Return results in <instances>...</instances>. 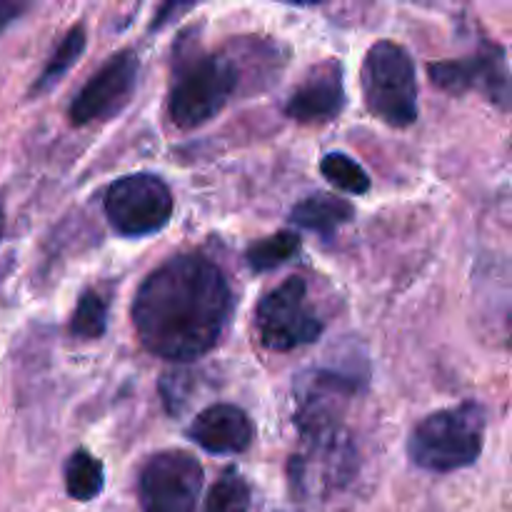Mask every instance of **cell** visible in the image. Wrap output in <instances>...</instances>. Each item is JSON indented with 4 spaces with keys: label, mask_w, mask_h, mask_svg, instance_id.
I'll return each instance as SVG.
<instances>
[{
    "label": "cell",
    "mask_w": 512,
    "mask_h": 512,
    "mask_svg": "<svg viewBox=\"0 0 512 512\" xmlns=\"http://www.w3.org/2000/svg\"><path fill=\"white\" fill-rule=\"evenodd\" d=\"M233 295L223 270L200 253L165 260L135 293V333L145 350L165 360L203 358L228 328Z\"/></svg>",
    "instance_id": "1"
},
{
    "label": "cell",
    "mask_w": 512,
    "mask_h": 512,
    "mask_svg": "<svg viewBox=\"0 0 512 512\" xmlns=\"http://www.w3.org/2000/svg\"><path fill=\"white\" fill-rule=\"evenodd\" d=\"M180 48L185 53H175L168 113L180 130H193L228 105L240 83V65L233 53H205L195 43Z\"/></svg>",
    "instance_id": "2"
},
{
    "label": "cell",
    "mask_w": 512,
    "mask_h": 512,
    "mask_svg": "<svg viewBox=\"0 0 512 512\" xmlns=\"http://www.w3.org/2000/svg\"><path fill=\"white\" fill-rule=\"evenodd\" d=\"M488 413L480 403H463L438 410L415 425L408 455L430 473H453L470 468L483 453Z\"/></svg>",
    "instance_id": "3"
},
{
    "label": "cell",
    "mask_w": 512,
    "mask_h": 512,
    "mask_svg": "<svg viewBox=\"0 0 512 512\" xmlns=\"http://www.w3.org/2000/svg\"><path fill=\"white\" fill-rule=\"evenodd\" d=\"M360 88L370 113L390 128H408L418 120L415 63L403 45L378 40L365 53Z\"/></svg>",
    "instance_id": "4"
},
{
    "label": "cell",
    "mask_w": 512,
    "mask_h": 512,
    "mask_svg": "<svg viewBox=\"0 0 512 512\" xmlns=\"http://www.w3.org/2000/svg\"><path fill=\"white\" fill-rule=\"evenodd\" d=\"M103 208L115 233L123 238H145L170 223L175 200L163 178L153 173H133L110 185Z\"/></svg>",
    "instance_id": "5"
},
{
    "label": "cell",
    "mask_w": 512,
    "mask_h": 512,
    "mask_svg": "<svg viewBox=\"0 0 512 512\" xmlns=\"http://www.w3.org/2000/svg\"><path fill=\"white\" fill-rule=\"evenodd\" d=\"M255 318L260 340L273 353L303 348L323 335V320L308 305V285L300 278H288L265 293Z\"/></svg>",
    "instance_id": "6"
},
{
    "label": "cell",
    "mask_w": 512,
    "mask_h": 512,
    "mask_svg": "<svg viewBox=\"0 0 512 512\" xmlns=\"http://www.w3.org/2000/svg\"><path fill=\"white\" fill-rule=\"evenodd\" d=\"M203 490V468L185 450L153 455L140 473L143 512H195Z\"/></svg>",
    "instance_id": "7"
},
{
    "label": "cell",
    "mask_w": 512,
    "mask_h": 512,
    "mask_svg": "<svg viewBox=\"0 0 512 512\" xmlns=\"http://www.w3.org/2000/svg\"><path fill=\"white\" fill-rule=\"evenodd\" d=\"M430 80L440 90L453 95L478 90L490 103L508 110L510 105V70L505 48L498 43H483L478 53L460 60H443L428 68Z\"/></svg>",
    "instance_id": "8"
},
{
    "label": "cell",
    "mask_w": 512,
    "mask_h": 512,
    "mask_svg": "<svg viewBox=\"0 0 512 512\" xmlns=\"http://www.w3.org/2000/svg\"><path fill=\"white\" fill-rule=\"evenodd\" d=\"M140 60L135 50L115 53L88 83L80 88L70 103L68 118L73 125H88L118 115L133 98L138 85Z\"/></svg>",
    "instance_id": "9"
},
{
    "label": "cell",
    "mask_w": 512,
    "mask_h": 512,
    "mask_svg": "<svg viewBox=\"0 0 512 512\" xmlns=\"http://www.w3.org/2000/svg\"><path fill=\"white\" fill-rule=\"evenodd\" d=\"M343 65L335 58L315 65L303 83L293 90L285 103V115L298 123H328L335 120L345 108Z\"/></svg>",
    "instance_id": "10"
},
{
    "label": "cell",
    "mask_w": 512,
    "mask_h": 512,
    "mask_svg": "<svg viewBox=\"0 0 512 512\" xmlns=\"http://www.w3.org/2000/svg\"><path fill=\"white\" fill-rule=\"evenodd\" d=\"M190 440L213 455L245 453L253 443L255 428L238 405L218 403L205 408L188 428Z\"/></svg>",
    "instance_id": "11"
},
{
    "label": "cell",
    "mask_w": 512,
    "mask_h": 512,
    "mask_svg": "<svg viewBox=\"0 0 512 512\" xmlns=\"http://www.w3.org/2000/svg\"><path fill=\"white\" fill-rule=\"evenodd\" d=\"M353 215L355 210L348 200L330 193L308 195V198H303L290 210V220L298 228L313 230V233L323 235L325 240H330L343 225H348L353 220Z\"/></svg>",
    "instance_id": "12"
},
{
    "label": "cell",
    "mask_w": 512,
    "mask_h": 512,
    "mask_svg": "<svg viewBox=\"0 0 512 512\" xmlns=\"http://www.w3.org/2000/svg\"><path fill=\"white\" fill-rule=\"evenodd\" d=\"M105 470L103 463L88 450H75L65 463V490L78 503H90L103 493Z\"/></svg>",
    "instance_id": "13"
},
{
    "label": "cell",
    "mask_w": 512,
    "mask_h": 512,
    "mask_svg": "<svg viewBox=\"0 0 512 512\" xmlns=\"http://www.w3.org/2000/svg\"><path fill=\"white\" fill-rule=\"evenodd\" d=\"M85 40H88L85 38V25L70 28L68 33H65V38L58 43L55 53L50 55L48 63H45L43 73L38 75V80H35L33 88H30V95H43L48 93L53 85H58L60 80L65 78V73H68V70L78 63L80 55H83Z\"/></svg>",
    "instance_id": "14"
},
{
    "label": "cell",
    "mask_w": 512,
    "mask_h": 512,
    "mask_svg": "<svg viewBox=\"0 0 512 512\" xmlns=\"http://www.w3.org/2000/svg\"><path fill=\"white\" fill-rule=\"evenodd\" d=\"M300 250V238L293 230H280V233L270 235V238L258 240L248 248L245 260L255 273H268V270L280 268L288 260H293Z\"/></svg>",
    "instance_id": "15"
},
{
    "label": "cell",
    "mask_w": 512,
    "mask_h": 512,
    "mask_svg": "<svg viewBox=\"0 0 512 512\" xmlns=\"http://www.w3.org/2000/svg\"><path fill=\"white\" fill-rule=\"evenodd\" d=\"M320 173L328 183L350 195H365L370 190V178L358 160L345 153H328L320 160Z\"/></svg>",
    "instance_id": "16"
},
{
    "label": "cell",
    "mask_w": 512,
    "mask_h": 512,
    "mask_svg": "<svg viewBox=\"0 0 512 512\" xmlns=\"http://www.w3.org/2000/svg\"><path fill=\"white\" fill-rule=\"evenodd\" d=\"M250 485L238 470H225L218 483L210 488L205 500V512H248Z\"/></svg>",
    "instance_id": "17"
},
{
    "label": "cell",
    "mask_w": 512,
    "mask_h": 512,
    "mask_svg": "<svg viewBox=\"0 0 512 512\" xmlns=\"http://www.w3.org/2000/svg\"><path fill=\"white\" fill-rule=\"evenodd\" d=\"M105 328H108V303L95 290H85L70 318V333L75 338L95 340L103 338Z\"/></svg>",
    "instance_id": "18"
},
{
    "label": "cell",
    "mask_w": 512,
    "mask_h": 512,
    "mask_svg": "<svg viewBox=\"0 0 512 512\" xmlns=\"http://www.w3.org/2000/svg\"><path fill=\"white\" fill-rule=\"evenodd\" d=\"M25 10H28V5L25 3H15V0H0V30L8 28L13 20H18Z\"/></svg>",
    "instance_id": "19"
},
{
    "label": "cell",
    "mask_w": 512,
    "mask_h": 512,
    "mask_svg": "<svg viewBox=\"0 0 512 512\" xmlns=\"http://www.w3.org/2000/svg\"><path fill=\"white\" fill-rule=\"evenodd\" d=\"M3 228H5V208H3V198H0V238H3Z\"/></svg>",
    "instance_id": "20"
}]
</instances>
